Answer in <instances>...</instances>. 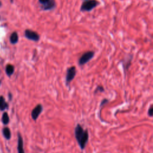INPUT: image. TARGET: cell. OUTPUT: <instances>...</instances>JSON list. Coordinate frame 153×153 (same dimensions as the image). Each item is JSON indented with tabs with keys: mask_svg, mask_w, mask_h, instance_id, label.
<instances>
[{
	"mask_svg": "<svg viewBox=\"0 0 153 153\" xmlns=\"http://www.w3.org/2000/svg\"><path fill=\"white\" fill-rule=\"evenodd\" d=\"M10 42L11 44H16L18 41H19V36L17 33L16 32H14V33H13L10 36Z\"/></svg>",
	"mask_w": 153,
	"mask_h": 153,
	"instance_id": "9c48e42d",
	"label": "cell"
},
{
	"mask_svg": "<svg viewBox=\"0 0 153 153\" xmlns=\"http://www.w3.org/2000/svg\"><path fill=\"white\" fill-rule=\"evenodd\" d=\"M2 121H3V122L4 124H7L9 123L10 119H9V115L7 112L4 113L3 117H2Z\"/></svg>",
	"mask_w": 153,
	"mask_h": 153,
	"instance_id": "4fadbf2b",
	"label": "cell"
},
{
	"mask_svg": "<svg viewBox=\"0 0 153 153\" xmlns=\"http://www.w3.org/2000/svg\"><path fill=\"white\" fill-rule=\"evenodd\" d=\"M152 111H153V108H152V106L151 105L149 110H148V115L150 116V117H152Z\"/></svg>",
	"mask_w": 153,
	"mask_h": 153,
	"instance_id": "e0dca14e",
	"label": "cell"
},
{
	"mask_svg": "<svg viewBox=\"0 0 153 153\" xmlns=\"http://www.w3.org/2000/svg\"><path fill=\"white\" fill-rule=\"evenodd\" d=\"M56 7V3L55 0H50L46 4L41 6V8L44 11L52 10Z\"/></svg>",
	"mask_w": 153,
	"mask_h": 153,
	"instance_id": "52a82bcc",
	"label": "cell"
},
{
	"mask_svg": "<svg viewBox=\"0 0 153 153\" xmlns=\"http://www.w3.org/2000/svg\"><path fill=\"white\" fill-rule=\"evenodd\" d=\"M25 36L27 39L33 41L35 42L39 41L40 40V35L38 34L36 32L31 30V29H27L25 31Z\"/></svg>",
	"mask_w": 153,
	"mask_h": 153,
	"instance_id": "5b68a950",
	"label": "cell"
},
{
	"mask_svg": "<svg viewBox=\"0 0 153 153\" xmlns=\"http://www.w3.org/2000/svg\"><path fill=\"white\" fill-rule=\"evenodd\" d=\"M5 71H6V73H7V74L9 76H10L14 73L15 68L13 66L11 65H7V67H6Z\"/></svg>",
	"mask_w": 153,
	"mask_h": 153,
	"instance_id": "8fae6325",
	"label": "cell"
},
{
	"mask_svg": "<svg viewBox=\"0 0 153 153\" xmlns=\"http://www.w3.org/2000/svg\"><path fill=\"white\" fill-rule=\"evenodd\" d=\"M76 74V68L75 67H71L68 68L67 69V74H66V77H65V81H66V84L67 86H69L74 78H75V76Z\"/></svg>",
	"mask_w": 153,
	"mask_h": 153,
	"instance_id": "277c9868",
	"label": "cell"
},
{
	"mask_svg": "<svg viewBox=\"0 0 153 153\" xmlns=\"http://www.w3.org/2000/svg\"><path fill=\"white\" fill-rule=\"evenodd\" d=\"M18 153H25L23 149V141L20 133L18 134V144H17Z\"/></svg>",
	"mask_w": 153,
	"mask_h": 153,
	"instance_id": "ba28073f",
	"label": "cell"
},
{
	"mask_svg": "<svg viewBox=\"0 0 153 153\" xmlns=\"http://www.w3.org/2000/svg\"><path fill=\"white\" fill-rule=\"evenodd\" d=\"M84 1H87V0H84Z\"/></svg>",
	"mask_w": 153,
	"mask_h": 153,
	"instance_id": "ac0fdd59",
	"label": "cell"
},
{
	"mask_svg": "<svg viewBox=\"0 0 153 153\" xmlns=\"http://www.w3.org/2000/svg\"><path fill=\"white\" fill-rule=\"evenodd\" d=\"M3 135L7 139H10L11 138V132L8 127H5L3 129Z\"/></svg>",
	"mask_w": 153,
	"mask_h": 153,
	"instance_id": "7c38bea8",
	"label": "cell"
},
{
	"mask_svg": "<svg viewBox=\"0 0 153 153\" xmlns=\"http://www.w3.org/2000/svg\"><path fill=\"white\" fill-rule=\"evenodd\" d=\"M75 138L81 150H84L88 141V132L87 129H84L80 124H77L74 130Z\"/></svg>",
	"mask_w": 153,
	"mask_h": 153,
	"instance_id": "6da1fadb",
	"label": "cell"
},
{
	"mask_svg": "<svg viewBox=\"0 0 153 153\" xmlns=\"http://www.w3.org/2000/svg\"><path fill=\"white\" fill-rule=\"evenodd\" d=\"M94 56V52L93 51H88V52L82 54L78 60V64L80 66L84 65L89 61H90Z\"/></svg>",
	"mask_w": 153,
	"mask_h": 153,
	"instance_id": "3957f363",
	"label": "cell"
},
{
	"mask_svg": "<svg viewBox=\"0 0 153 153\" xmlns=\"http://www.w3.org/2000/svg\"><path fill=\"white\" fill-rule=\"evenodd\" d=\"M105 91L104 88L102 86H98L94 90V93H97L98 92H104Z\"/></svg>",
	"mask_w": 153,
	"mask_h": 153,
	"instance_id": "5bb4252c",
	"label": "cell"
},
{
	"mask_svg": "<svg viewBox=\"0 0 153 153\" xmlns=\"http://www.w3.org/2000/svg\"><path fill=\"white\" fill-rule=\"evenodd\" d=\"M38 1H39V3L41 4V6H43L44 5L46 4L47 3H49L50 0H38Z\"/></svg>",
	"mask_w": 153,
	"mask_h": 153,
	"instance_id": "9a60e30c",
	"label": "cell"
},
{
	"mask_svg": "<svg viewBox=\"0 0 153 153\" xmlns=\"http://www.w3.org/2000/svg\"><path fill=\"white\" fill-rule=\"evenodd\" d=\"M108 102H109V100H108V99H103L102 100V102H101L100 107L104 106L105 104H106L108 103Z\"/></svg>",
	"mask_w": 153,
	"mask_h": 153,
	"instance_id": "2e32d148",
	"label": "cell"
},
{
	"mask_svg": "<svg viewBox=\"0 0 153 153\" xmlns=\"http://www.w3.org/2000/svg\"><path fill=\"white\" fill-rule=\"evenodd\" d=\"M43 111V106L41 104H38L31 112V117L34 121H36Z\"/></svg>",
	"mask_w": 153,
	"mask_h": 153,
	"instance_id": "8992f818",
	"label": "cell"
},
{
	"mask_svg": "<svg viewBox=\"0 0 153 153\" xmlns=\"http://www.w3.org/2000/svg\"><path fill=\"white\" fill-rule=\"evenodd\" d=\"M7 106H8V105L7 103H6L4 97L3 96L0 97V110H1V111L4 110L7 108Z\"/></svg>",
	"mask_w": 153,
	"mask_h": 153,
	"instance_id": "30bf717a",
	"label": "cell"
},
{
	"mask_svg": "<svg viewBox=\"0 0 153 153\" xmlns=\"http://www.w3.org/2000/svg\"><path fill=\"white\" fill-rule=\"evenodd\" d=\"M100 4V3L98 0H87L82 3L80 7V11L82 12L91 11L99 5Z\"/></svg>",
	"mask_w": 153,
	"mask_h": 153,
	"instance_id": "7a4b0ae2",
	"label": "cell"
}]
</instances>
